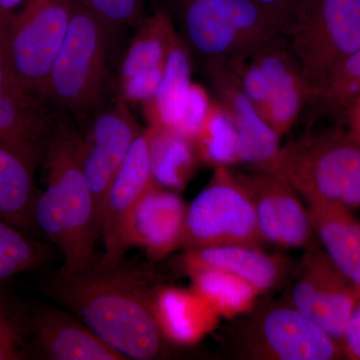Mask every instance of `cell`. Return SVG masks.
Returning <instances> with one entry per match:
<instances>
[{"instance_id": "1", "label": "cell", "mask_w": 360, "mask_h": 360, "mask_svg": "<svg viewBox=\"0 0 360 360\" xmlns=\"http://www.w3.org/2000/svg\"><path fill=\"white\" fill-rule=\"evenodd\" d=\"M155 290L142 270L96 257L82 271L56 272L45 290L111 347L136 360L158 359L167 350L153 309Z\"/></svg>"}, {"instance_id": "2", "label": "cell", "mask_w": 360, "mask_h": 360, "mask_svg": "<svg viewBox=\"0 0 360 360\" xmlns=\"http://www.w3.org/2000/svg\"><path fill=\"white\" fill-rule=\"evenodd\" d=\"M46 186L34 203L35 225L63 255L58 274L89 267L101 236L94 196L82 167V134L58 118L44 155Z\"/></svg>"}, {"instance_id": "3", "label": "cell", "mask_w": 360, "mask_h": 360, "mask_svg": "<svg viewBox=\"0 0 360 360\" xmlns=\"http://www.w3.org/2000/svg\"><path fill=\"white\" fill-rule=\"evenodd\" d=\"M117 30L75 0L44 101L82 120L103 108L110 86L112 34Z\"/></svg>"}, {"instance_id": "4", "label": "cell", "mask_w": 360, "mask_h": 360, "mask_svg": "<svg viewBox=\"0 0 360 360\" xmlns=\"http://www.w3.org/2000/svg\"><path fill=\"white\" fill-rule=\"evenodd\" d=\"M279 172L304 202L360 208V143L343 127L286 142Z\"/></svg>"}, {"instance_id": "5", "label": "cell", "mask_w": 360, "mask_h": 360, "mask_svg": "<svg viewBox=\"0 0 360 360\" xmlns=\"http://www.w3.org/2000/svg\"><path fill=\"white\" fill-rule=\"evenodd\" d=\"M167 11L202 68L243 58L281 33L252 0H174Z\"/></svg>"}, {"instance_id": "6", "label": "cell", "mask_w": 360, "mask_h": 360, "mask_svg": "<svg viewBox=\"0 0 360 360\" xmlns=\"http://www.w3.org/2000/svg\"><path fill=\"white\" fill-rule=\"evenodd\" d=\"M283 34L302 66L310 103L360 49V0H302Z\"/></svg>"}, {"instance_id": "7", "label": "cell", "mask_w": 360, "mask_h": 360, "mask_svg": "<svg viewBox=\"0 0 360 360\" xmlns=\"http://www.w3.org/2000/svg\"><path fill=\"white\" fill-rule=\"evenodd\" d=\"M229 63L251 103L283 139L310 101L302 66L285 35L277 33Z\"/></svg>"}, {"instance_id": "8", "label": "cell", "mask_w": 360, "mask_h": 360, "mask_svg": "<svg viewBox=\"0 0 360 360\" xmlns=\"http://www.w3.org/2000/svg\"><path fill=\"white\" fill-rule=\"evenodd\" d=\"M264 245L252 201L236 172L214 168L207 186L187 205L179 250Z\"/></svg>"}, {"instance_id": "9", "label": "cell", "mask_w": 360, "mask_h": 360, "mask_svg": "<svg viewBox=\"0 0 360 360\" xmlns=\"http://www.w3.org/2000/svg\"><path fill=\"white\" fill-rule=\"evenodd\" d=\"M233 348L252 360H335L342 345L290 302H274L245 314Z\"/></svg>"}, {"instance_id": "10", "label": "cell", "mask_w": 360, "mask_h": 360, "mask_svg": "<svg viewBox=\"0 0 360 360\" xmlns=\"http://www.w3.org/2000/svg\"><path fill=\"white\" fill-rule=\"evenodd\" d=\"M75 0H28L6 21L7 49L23 91L44 99L49 75L68 34Z\"/></svg>"}, {"instance_id": "11", "label": "cell", "mask_w": 360, "mask_h": 360, "mask_svg": "<svg viewBox=\"0 0 360 360\" xmlns=\"http://www.w3.org/2000/svg\"><path fill=\"white\" fill-rule=\"evenodd\" d=\"M360 295L319 245L305 248L288 302L341 343Z\"/></svg>"}, {"instance_id": "12", "label": "cell", "mask_w": 360, "mask_h": 360, "mask_svg": "<svg viewBox=\"0 0 360 360\" xmlns=\"http://www.w3.org/2000/svg\"><path fill=\"white\" fill-rule=\"evenodd\" d=\"M236 174L252 201L265 243L305 250L319 241L307 205L283 175L250 168Z\"/></svg>"}, {"instance_id": "13", "label": "cell", "mask_w": 360, "mask_h": 360, "mask_svg": "<svg viewBox=\"0 0 360 360\" xmlns=\"http://www.w3.org/2000/svg\"><path fill=\"white\" fill-rule=\"evenodd\" d=\"M148 130L135 137L104 198L101 215L103 260L120 262L132 248L131 224L135 210L155 184Z\"/></svg>"}, {"instance_id": "14", "label": "cell", "mask_w": 360, "mask_h": 360, "mask_svg": "<svg viewBox=\"0 0 360 360\" xmlns=\"http://www.w3.org/2000/svg\"><path fill=\"white\" fill-rule=\"evenodd\" d=\"M82 135V167L94 196L101 233V210L111 181L141 131L123 98L103 105L90 116Z\"/></svg>"}, {"instance_id": "15", "label": "cell", "mask_w": 360, "mask_h": 360, "mask_svg": "<svg viewBox=\"0 0 360 360\" xmlns=\"http://www.w3.org/2000/svg\"><path fill=\"white\" fill-rule=\"evenodd\" d=\"M214 97L231 116L238 134V165L269 174L279 172L281 137L251 103L231 63L203 68Z\"/></svg>"}, {"instance_id": "16", "label": "cell", "mask_w": 360, "mask_h": 360, "mask_svg": "<svg viewBox=\"0 0 360 360\" xmlns=\"http://www.w3.org/2000/svg\"><path fill=\"white\" fill-rule=\"evenodd\" d=\"M177 264L186 276L200 269L226 272L245 281L258 295L278 288L292 272L290 258L243 245L184 250Z\"/></svg>"}, {"instance_id": "17", "label": "cell", "mask_w": 360, "mask_h": 360, "mask_svg": "<svg viewBox=\"0 0 360 360\" xmlns=\"http://www.w3.org/2000/svg\"><path fill=\"white\" fill-rule=\"evenodd\" d=\"M39 356L49 360H127L75 315L39 307L28 319Z\"/></svg>"}, {"instance_id": "18", "label": "cell", "mask_w": 360, "mask_h": 360, "mask_svg": "<svg viewBox=\"0 0 360 360\" xmlns=\"http://www.w3.org/2000/svg\"><path fill=\"white\" fill-rule=\"evenodd\" d=\"M186 210L176 191L153 184L135 210L132 248H142L153 260L179 250Z\"/></svg>"}, {"instance_id": "19", "label": "cell", "mask_w": 360, "mask_h": 360, "mask_svg": "<svg viewBox=\"0 0 360 360\" xmlns=\"http://www.w3.org/2000/svg\"><path fill=\"white\" fill-rule=\"evenodd\" d=\"M41 158L0 141V220L28 234L37 229L33 210L39 191L34 175Z\"/></svg>"}, {"instance_id": "20", "label": "cell", "mask_w": 360, "mask_h": 360, "mask_svg": "<svg viewBox=\"0 0 360 360\" xmlns=\"http://www.w3.org/2000/svg\"><path fill=\"white\" fill-rule=\"evenodd\" d=\"M304 203L319 245L360 295V220L340 206Z\"/></svg>"}, {"instance_id": "21", "label": "cell", "mask_w": 360, "mask_h": 360, "mask_svg": "<svg viewBox=\"0 0 360 360\" xmlns=\"http://www.w3.org/2000/svg\"><path fill=\"white\" fill-rule=\"evenodd\" d=\"M45 103L27 94L0 91V141L44 158L58 122Z\"/></svg>"}, {"instance_id": "22", "label": "cell", "mask_w": 360, "mask_h": 360, "mask_svg": "<svg viewBox=\"0 0 360 360\" xmlns=\"http://www.w3.org/2000/svg\"><path fill=\"white\" fill-rule=\"evenodd\" d=\"M153 309L167 340L181 345L200 340L210 330L219 314L207 300L194 290L155 288Z\"/></svg>"}, {"instance_id": "23", "label": "cell", "mask_w": 360, "mask_h": 360, "mask_svg": "<svg viewBox=\"0 0 360 360\" xmlns=\"http://www.w3.org/2000/svg\"><path fill=\"white\" fill-rule=\"evenodd\" d=\"M193 84L191 54L175 30L160 87L148 103L151 104L150 127L179 134Z\"/></svg>"}, {"instance_id": "24", "label": "cell", "mask_w": 360, "mask_h": 360, "mask_svg": "<svg viewBox=\"0 0 360 360\" xmlns=\"http://www.w3.org/2000/svg\"><path fill=\"white\" fill-rule=\"evenodd\" d=\"M146 130L156 186L181 191L200 161L193 142L172 130L156 127H149Z\"/></svg>"}, {"instance_id": "25", "label": "cell", "mask_w": 360, "mask_h": 360, "mask_svg": "<svg viewBox=\"0 0 360 360\" xmlns=\"http://www.w3.org/2000/svg\"><path fill=\"white\" fill-rule=\"evenodd\" d=\"M136 37L129 44L120 65V82L137 73L165 70L175 32L167 9H158L139 25Z\"/></svg>"}, {"instance_id": "26", "label": "cell", "mask_w": 360, "mask_h": 360, "mask_svg": "<svg viewBox=\"0 0 360 360\" xmlns=\"http://www.w3.org/2000/svg\"><path fill=\"white\" fill-rule=\"evenodd\" d=\"M193 142L200 160L212 167L238 165L236 127L231 116L215 97Z\"/></svg>"}, {"instance_id": "27", "label": "cell", "mask_w": 360, "mask_h": 360, "mask_svg": "<svg viewBox=\"0 0 360 360\" xmlns=\"http://www.w3.org/2000/svg\"><path fill=\"white\" fill-rule=\"evenodd\" d=\"M187 276L193 281V290L205 297L217 314H245L253 309L258 296L245 281L220 270H196Z\"/></svg>"}, {"instance_id": "28", "label": "cell", "mask_w": 360, "mask_h": 360, "mask_svg": "<svg viewBox=\"0 0 360 360\" xmlns=\"http://www.w3.org/2000/svg\"><path fill=\"white\" fill-rule=\"evenodd\" d=\"M46 257V248L42 243L0 220V288L18 274L41 267Z\"/></svg>"}, {"instance_id": "29", "label": "cell", "mask_w": 360, "mask_h": 360, "mask_svg": "<svg viewBox=\"0 0 360 360\" xmlns=\"http://www.w3.org/2000/svg\"><path fill=\"white\" fill-rule=\"evenodd\" d=\"M359 94L360 49L338 66L309 104L316 106L321 115L342 120L348 106Z\"/></svg>"}, {"instance_id": "30", "label": "cell", "mask_w": 360, "mask_h": 360, "mask_svg": "<svg viewBox=\"0 0 360 360\" xmlns=\"http://www.w3.org/2000/svg\"><path fill=\"white\" fill-rule=\"evenodd\" d=\"M27 333L28 319L0 288V360L26 359Z\"/></svg>"}, {"instance_id": "31", "label": "cell", "mask_w": 360, "mask_h": 360, "mask_svg": "<svg viewBox=\"0 0 360 360\" xmlns=\"http://www.w3.org/2000/svg\"><path fill=\"white\" fill-rule=\"evenodd\" d=\"M113 27L139 25L143 20L144 0H80Z\"/></svg>"}, {"instance_id": "32", "label": "cell", "mask_w": 360, "mask_h": 360, "mask_svg": "<svg viewBox=\"0 0 360 360\" xmlns=\"http://www.w3.org/2000/svg\"><path fill=\"white\" fill-rule=\"evenodd\" d=\"M212 101L213 97L202 86L193 84L179 134L193 141L205 122Z\"/></svg>"}, {"instance_id": "33", "label": "cell", "mask_w": 360, "mask_h": 360, "mask_svg": "<svg viewBox=\"0 0 360 360\" xmlns=\"http://www.w3.org/2000/svg\"><path fill=\"white\" fill-rule=\"evenodd\" d=\"M165 70L144 71L120 82L122 98L124 101L149 103L155 98Z\"/></svg>"}, {"instance_id": "34", "label": "cell", "mask_w": 360, "mask_h": 360, "mask_svg": "<svg viewBox=\"0 0 360 360\" xmlns=\"http://www.w3.org/2000/svg\"><path fill=\"white\" fill-rule=\"evenodd\" d=\"M277 30L285 32L302 0H252Z\"/></svg>"}, {"instance_id": "35", "label": "cell", "mask_w": 360, "mask_h": 360, "mask_svg": "<svg viewBox=\"0 0 360 360\" xmlns=\"http://www.w3.org/2000/svg\"><path fill=\"white\" fill-rule=\"evenodd\" d=\"M0 91L26 94L14 77L7 49L6 21L4 20H0Z\"/></svg>"}, {"instance_id": "36", "label": "cell", "mask_w": 360, "mask_h": 360, "mask_svg": "<svg viewBox=\"0 0 360 360\" xmlns=\"http://www.w3.org/2000/svg\"><path fill=\"white\" fill-rule=\"evenodd\" d=\"M345 357L349 359L360 360V300L356 309L348 322L342 340Z\"/></svg>"}, {"instance_id": "37", "label": "cell", "mask_w": 360, "mask_h": 360, "mask_svg": "<svg viewBox=\"0 0 360 360\" xmlns=\"http://www.w3.org/2000/svg\"><path fill=\"white\" fill-rule=\"evenodd\" d=\"M345 130L360 143V94L348 106L342 118Z\"/></svg>"}, {"instance_id": "38", "label": "cell", "mask_w": 360, "mask_h": 360, "mask_svg": "<svg viewBox=\"0 0 360 360\" xmlns=\"http://www.w3.org/2000/svg\"><path fill=\"white\" fill-rule=\"evenodd\" d=\"M27 1L28 0H0V20H11Z\"/></svg>"}]
</instances>
